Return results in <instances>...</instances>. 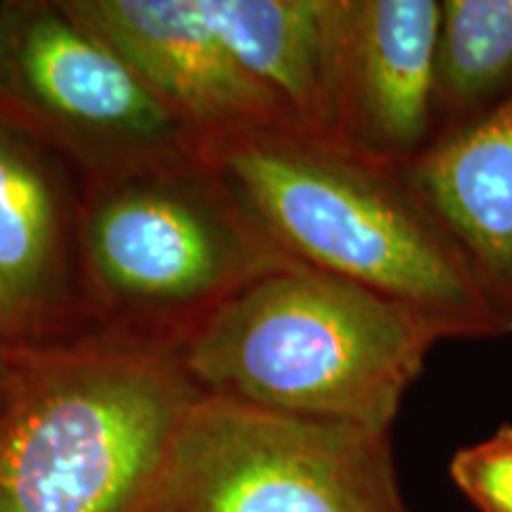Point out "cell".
Instances as JSON below:
<instances>
[{
  "instance_id": "6da1fadb",
  "label": "cell",
  "mask_w": 512,
  "mask_h": 512,
  "mask_svg": "<svg viewBox=\"0 0 512 512\" xmlns=\"http://www.w3.org/2000/svg\"><path fill=\"white\" fill-rule=\"evenodd\" d=\"M197 155L297 264L413 306L444 339L503 335L403 169L285 128L204 138Z\"/></svg>"
},
{
  "instance_id": "277c9868",
  "label": "cell",
  "mask_w": 512,
  "mask_h": 512,
  "mask_svg": "<svg viewBox=\"0 0 512 512\" xmlns=\"http://www.w3.org/2000/svg\"><path fill=\"white\" fill-rule=\"evenodd\" d=\"M79 242L93 337L169 349L254 280L297 264L197 147L83 178Z\"/></svg>"
},
{
  "instance_id": "4fadbf2b",
  "label": "cell",
  "mask_w": 512,
  "mask_h": 512,
  "mask_svg": "<svg viewBox=\"0 0 512 512\" xmlns=\"http://www.w3.org/2000/svg\"><path fill=\"white\" fill-rule=\"evenodd\" d=\"M448 472L479 512H512V425L460 448Z\"/></svg>"
},
{
  "instance_id": "ba28073f",
  "label": "cell",
  "mask_w": 512,
  "mask_h": 512,
  "mask_svg": "<svg viewBox=\"0 0 512 512\" xmlns=\"http://www.w3.org/2000/svg\"><path fill=\"white\" fill-rule=\"evenodd\" d=\"M439 0H332V143L403 169L439 136Z\"/></svg>"
},
{
  "instance_id": "8992f818",
  "label": "cell",
  "mask_w": 512,
  "mask_h": 512,
  "mask_svg": "<svg viewBox=\"0 0 512 512\" xmlns=\"http://www.w3.org/2000/svg\"><path fill=\"white\" fill-rule=\"evenodd\" d=\"M0 117L83 178L197 147L64 0L0 3Z\"/></svg>"
},
{
  "instance_id": "7c38bea8",
  "label": "cell",
  "mask_w": 512,
  "mask_h": 512,
  "mask_svg": "<svg viewBox=\"0 0 512 512\" xmlns=\"http://www.w3.org/2000/svg\"><path fill=\"white\" fill-rule=\"evenodd\" d=\"M512 93V0H444L434 62L439 133Z\"/></svg>"
},
{
  "instance_id": "7a4b0ae2",
  "label": "cell",
  "mask_w": 512,
  "mask_h": 512,
  "mask_svg": "<svg viewBox=\"0 0 512 512\" xmlns=\"http://www.w3.org/2000/svg\"><path fill=\"white\" fill-rule=\"evenodd\" d=\"M439 339L413 306L294 264L230 297L176 351L204 396L392 432Z\"/></svg>"
},
{
  "instance_id": "8fae6325",
  "label": "cell",
  "mask_w": 512,
  "mask_h": 512,
  "mask_svg": "<svg viewBox=\"0 0 512 512\" xmlns=\"http://www.w3.org/2000/svg\"><path fill=\"white\" fill-rule=\"evenodd\" d=\"M202 8L287 128L332 143V0H202Z\"/></svg>"
},
{
  "instance_id": "5b68a950",
  "label": "cell",
  "mask_w": 512,
  "mask_h": 512,
  "mask_svg": "<svg viewBox=\"0 0 512 512\" xmlns=\"http://www.w3.org/2000/svg\"><path fill=\"white\" fill-rule=\"evenodd\" d=\"M159 512H408L392 432L200 396Z\"/></svg>"
},
{
  "instance_id": "52a82bcc",
  "label": "cell",
  "mask_w": 512,
  "mask_h": 512,
  "mask_svg": "<svg viewBox=\"0 0 512 512\" xmlns=\"http://www.w3.org/2000/svg\"><path fill=\"white\" fill-rule=\"evenodd\" d=\"M83 176L0 117V347L93 337L81 278Z\"/></svg>"
},
{
  "instance_id": "5bb4252c",
  "label": "cell",
  "mask_w": 512,
  "mask_h": 512,
  "mask_svg": "<svg viewBox=\"0 0 512 512\" xmlns=\"http://www.w3.org/2000/svg\"><path fill=\"white\" fill-rule=\"evenodd\" d=\"M17 361H19V351L0 347V408L5 406V401H8V396L12 392V384H15Z\"/></svg>"
},
{
  "instance_id": "3957f363",
  "label": "cell",
  "mask_w": 512,
  "mask_h": 512,
  "mask_svg": "<svg viewBox=\"0 0 512 512\" xmlns=\"http://www.w3.org/2000/svg\"><path fill=\"white\" fill-rule=\"evenodd\" d=\"M200 396L169 347L86 337L19 351L0 408V512H159Z\"/></svg>"
},
{
  "instance_id": "9c48e42d",
  "label": "cell",
  "mask_w": 512,
  "mask_h": 512,
  "mask_svg": "<svg viewBox=\"0 0 512 512\" xmlns=\"http://www.w3.org/2000/svg\"><path fill=\"white\" fill-rule=\"evenodd\" d=\"M195 138L287 128L264 88L211 27L202 0H64Z\"/></svg>"
},
{
  "instance_id": "30bf717a",
  "label": "cell",
  "mask_w": 512,
  "mask_h": 512,
  "mask_svg": "<svg viewBox=\"0 0 512 512\" xmlns=\"http://www.w3.org/2000/svg\"><path fill=\"white\" fill-rule=\"evenodd\" d=\"M408 183L451 235L503 335L512 332V93L444 128L403 166Z\"/></svg>"
}]
</instances>
